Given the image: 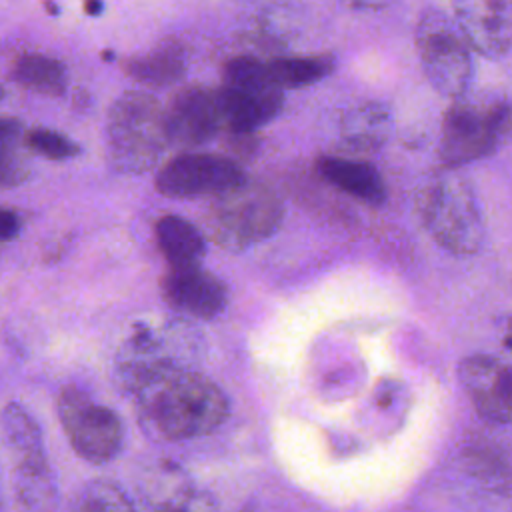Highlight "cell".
<instances>
[{"label": "cell", "instance_id": "cell-1", "mask_svg": "<svg viewBox=\"0 0 512 512\" xmlns=\"http://www.w3.org/2000/svg\"><path fill=\"white\" fill-rule=\"evenodd\" d=\"M508 140H512V100L464 92L444 114L440 156L456 168L490 156Z\"/></svg>", "mask_w": 512, "mask_h": 512}, {"label": "cell", "instance_id": "cell-2", "mask_svg": "<svg viewBox=\"0 0 512 512\" xmlns=\"http://www.w3.org/2000/svg\"><path fill=\"white\" fill-rule=\"evenodd\" d=\"M228 414L222 390L202 374H178L162 384L148 404L152 430L166 440L212 432Z\"/></svg>", "mask_w": 512, "mask_h": 512}, {"label": "cell", "instance_id": "cell-3", "mask_svg": "<svg viewBox=\"0 0 512 512\" xmlns=\"http://www.w3.org/2000/svg\"><path fill=\"white\" fill-rule=\"evenodd\" d=\"M418 214L430 236L454 254H472L484 238L482 214L470 184L454 174L432 178L418 194Z\"/></svg>", "mask_w": 512, "mask_h": 512}, {"label": "cell", "instance_id": "cell-4", "mask_svg": "<svg viewBox=\"0 0 512 512\" xmlns=\"http://www.w3.org/2000/svg\"><path fill=\"white\" fill-rule=\"evenodd\" d=\"M216 90L222 128L234 134H250L270 122L282 108V88L270 76L266 62L252 56L232 58L222 72Z\"/></svg>", "mask_w": 512, "mask_h": 512}, {"label": "cell", "instance_id": "cell-5", "mask_svg": "<svg viewBox=\"0 0 512 512\" xmlns=\"http://www.w3.org/2000/svg\"><path fill=\"white\" fill-rule=\"evenodd\" d=\"M282 220V204L272 190L240 182L220 194L208 212L210 234L226 248H244L270 236Z\"/></svg>", "mask_w": 512, "mask_h": 512}, {"label": "cell", "instance_id": "cell-6", "mask_svg": "<svg viewBox=\"0 0 512 512\" xmlns=\"http://www.w3.org/2000/svg\"><path fill=\"white\" fill-rule=\"evenodd\" d=\"M416 50L428 82L448 98H458L472 80V48L454 16L426 10L416 26Z\"/></svg>", "mask_w": 512, "mask_h": 512}, {"label": "cell", "instance_id": "cell-7", "mask_svg": "<svg viewBox=\"0 0 512 512\" xmlns=\"http://www.w3.org/2000/svg\"><path fill=\"white\" fill-rule=\"evenodd\" d=\"M112 156L124 170H146L170 142L164 126V110L144 92L120 96L108 118Z\"/></svg>", "mask_w": 512, "mask_h": 512}, {"label": "cell", "instance_id": "cell-8", "mask_svg": "<svg viewBox=\"0 0 512 512\" xmlns=\"http://www.w3.org/2000/svg\"><path fill=\"white\" fill-rule=\"evenodd\" d=\"M58 414L78 456L94 464H104L118 454L122 424L110 408L94 404L76 388H68L60 396Z\"/></svg>", "mask_w": 512, "mask_h": 512}, {"label": "cell", "instance_id": "cell-9", "mask_svg": "<svg viewBox=\"0 0 512 512\" xmlns=\"http://www.w3.org/2000/svg\"><path fill=\"white\" fill-rule=\"evenodd\" d=\"M242 168L218 154H182L172 158L156 176V188L170 198L220 194L244 182Z\"/></svg>", "mask_w": 512, "mask_h": 512}, {"label": "cell", "instance_id": "cell-10", "mask_svg": "<svg viewBox=\"0 0 512 512\" xmlns=\"http://www.w3.org/2000/svg\"><path fill=\"white\" fill-rule=\"evenodd\" d=\"M460 382L476 412L496 424L512 422V366L474 354L460 364Z\"/></svg>", "mask_w": 512, "mask_h": 512}, {"label": "cell", "instance_id": "cell-11", "mask_svg": "<svg viewBox=\"0 0 512 512\" xmlns=\"http://www.w3.org/2000/svg\"><path fill=\"white\" fill-rule=\"evenodd\" d=\"M454 20L470 48L486 58H500L512 48L508 0H454Z\"/></svg>", "mask_w": 512, "mask_h": 512}, {"label": "cell", "instance_id": "cell-12", "mask_svg": "<svg viewBox=\"0 0 512 512\" xmlns=\"http://www.w3.org/2000/svg\"><path fill=\"white\" fill-rule=\"evenodd\" d=\"M168 140L182 146L208 142L220 128V108L216 90L190 86L180 90L164 110Z\"/></svg>", "mask_w": 512, "mask_h": 512}, {"label": "cell", "instance_id": "cell-13", "mask_svg": "<svg viewBox=\"0 0 512 512\" xmlns=\"http://www.w3.org/2000/svg\"><path fill=\"white\" fill-rule=\"evenodd\" d=\"M164 300L196 318H214L226 306V286L198 266L170 268L162 278Z\"/></svg>", "mask_w": 512, "mask_h": 512}, {"label": "cell", "instance_id": "cell-14", "mask_svg": "<svg viewBox=\"0 0 512 512\" xmlns=\"http://www.w3.org/2000/svg\"><path fill=\"white\" fill-rule=\"evenodd\" d=\"M318 172L326 182L366 204L378 206L384 202L386 188L382 176L370 162L324 156L318 160Z\"/></svg>", "mask_w": 512, "mask_h": 512}, {"label": "cell", "instance_id": "cell-15", "mask_svg": "<svg viewBox=\"0 0 512 512\" xmlns=\"http://www.w3.org/2000/svg\"><path fill=\"white\" fill-rule=\"evenodd\" d=\"M156 240L170 268L198 266L204 256V238L194 224L180 216H162L156 222Z\"/></svg>", "mask_w": 512, "mask_h": 512}, {"label": "cell", "instance_id": "cell-16", "mask_svg": "<svg viewBox=\"0 0 512 512\" xmlns=\"http://www.w3.org/2000/svg\"><path fill=\"white\" fill-rule=\"evenodd\" d=\"M124 70L128 76H132L136 82L146 86H168L178 82L184 76L186 64L184 54L174 44H164L148 54L134 56L124 64Z\"/></svg>", "mask_w": 512, "mask_h": 512}, {"label": "cell", "instance_id": "cell-17", "mask_svg": "<svg viewBox=\"0 0 512 512\" xmlns=\"http://www.w3.org/2000/svg\"><path fill=\"white\" fill-rule=\"evenodd\" d=\"M12 78L34 92L60 96L66 88V70L60 60L46 54H22L12 64Z\"/></svg>", "mask_w": 512, "mask_h": 512}, {"label": "cell", "instance_id": "cell-18", "mask_svg": "<svg viewBox=\"0 0 512 512\" xmlns=\"http://www.w3.org/2000/svg\"><path fill=\"white\" fill-rule=\"evenodd\" d=\"M270 80L282 88H304L310 86L324 76H328L334 68V60L330 56H284L266 62Z\"/></svg>", "mask_w": 512, "mask_h": 512}, {"label": "cell", "instance_id": "cell-19", "mask_svg": "<svg viewBox=\"0 0 512 512\" xmlns=\"http://www.w3.org/2000/svg\"><path fill=\"white\" fill-rule=\"evenodd\" d=\"M2 430L6 436V442L28 458H38L40 454V438L34 422L28 418L26 412L20 410V406L10 404L2 412Z\"/></svg>", "mask_w": 512, "mask_h": 512}, {"label": "cell", "instance_id": "cell-20", "mask_svg": "<svg viewBox=\"0 0 512 512\" xmlns=\"http://www.w3.org/2000/svg\"><path fill=\"white\" fill-rule=\"evenodd\" d=\"M18 128L14 120H0V188L16 186L26 178V166L16 148Z\"/></svg>", "mask_w": 512, "mask_h": 512}, {"label": "cell", "instance_id": "cell-21", "mask_svg": "<svg viewBox=\"0 0 512 512\" xmlns=\"http://www.w3.org/2000/svg\"><path fill=\"white\" fill-rule=\"evenodd\" d=\"M26 144L36 154H42V156L52 158V160H64V158H70L78 152V146L72 140H68L66 136H62L58 132L42 130V128L30 130L26 134Z\"/></svg>", "mask_w": 512, "mask_h": 512}, {"label": "cell", "instance_id": "cell-22", "mask_svg": "<svg viewBox=\"0 0 512 512\" xmlns=\"http://www.w3.org/2000/svg\"><path fill=\"white\" fill-rule=\"evenodd\" d=\"M18 230H20L18 216L6 208H0V240L14 238Z\"/></svg>", "mask_w": 512, "mask_h": 512}, {"label": "cell", "instance_id": "cell-23", "mask_svg": "<svg viewBox=\"0 0 512 512\" xmlns=\"http://www.w3.org/2000/svg\"><path fill=\"white\" fill-rule=\"evenodd\" d=\"M356 4H364V6H368V4H376V6H382V4H386L388 0H354Z\"/></svg>", "mask_w": 512, "mask_h": 512}, {"label": "cell", "instance_id": "cell-24", "mask_svg": "<svg viewBox=\"0 0 512 512\" xmlns=\"http://www.w3.org/2000/svg\"><path fill=\"white\" fill-rule=\"evenodd\" d=\"M0 98H2V88H0Z\"/></svg>", "mask_w": 512, "mask_h": 512}]
</instances>
